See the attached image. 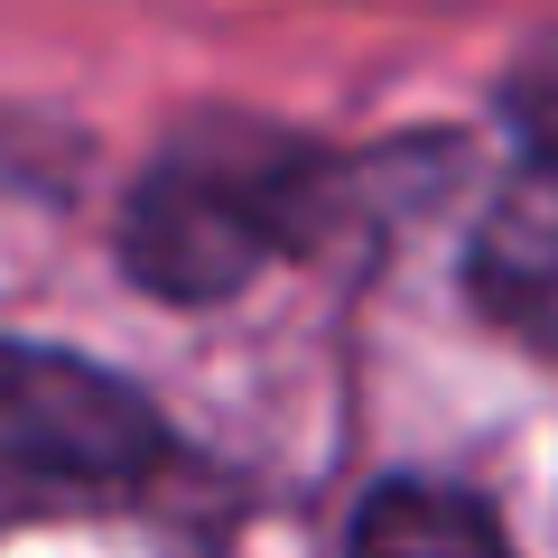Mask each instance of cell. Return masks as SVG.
Wrapping results in <instances>:
<instances>
[{"mask_svg": "<svg viewBox=\"0 0 558 558\" xmlns=\"http://www.w3.org/2000/svg\"><path fill=\"white\" fill-rule=\"evenodd\" d=\"M307 196V149L252 121H196L168 140L121 215V270L149 299L215 307L279 260Z\"/></svg>", "mask_w": 558, "mask_h": 558, "instance_id": "obj_1", "label": "cell"}, {"mask_svg": "<svg viewBox=\"0 0 558 558\" xmlns=\"http://www.w3.org/2000/svg\"><path fill=\"white\" fill-rule=\"evenodd\" d=\"M168 457V428L121 373L47 344H0V484L20 494H131Z\"/></svg>", "mask_w": 558, "mask_h": 558, "instance_id": "obj_2", "label": "cell"}, {"mask_svg": "<svg viewBox=\"0 0 558 558\" xmlns=\"http://www.w3.org/2000/svg\"><path fill=\"white\" fill-rule=\"evenodd\" d=\"M475 289L512 317L558 299V112H539V140L531 159L502 178L494 215L475 233Z\"/></svg>", "mask_w": 558, "mask_h": 558, "instance_id": "obj_3", "label": "cell"}, {"mask_svg": "<svg viewBox=\"0 0 558 558\" xmlns=\"http://www.w3.org/2000/svg\"><path fill=\"white\" fill-rule=\"evenodd\" d=\"M354 558H512V539L457 484H381L354 512Z\"/></svg>", "mask_w": 558, "mask_h": 558, "instance_id": "obj_4", "label": "cell"}]
</instances>
